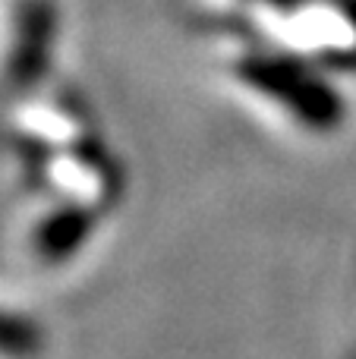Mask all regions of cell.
Here are the masks:
<instances>
[{
  "instance_id": "6da1fadb",
  "label": "cell",
  "mask_w": 356,
  "mask_h": 359,
  "mask_svg": "<svg viewBox=\"0 0 356 359\" xmlns=\"http://www.w3.org/2000/svg\"><path fill=\"white\" fill-rule=\"evenodd\" d=\"M237 79L252 92L275 101L300 126L313 133L338 130L344 120V101L334 86L309 63L284 54H246L237 60Z\"/></svg>"
},
{
  "instance_id": "7a4b0ae2",
  "label": "cell",
  "mask_w": 356,
  "mask_h": 359,
  "mask_svg": "<svg viewBox=\"0 0 356 359\" xmlns=\"http://www.w3.org/2000/svg\"><path fill=\"white\" fill-rule=\"evenodd\" d=\"M57 32H60V16L50 0H22L19 10H13L4 63V76L13 88H32L48 76Z\"/></svg>"
},
{
  "instance_id": "3957f363",
  "label": "cell",
  "mask_w": 356,
  "mask_h": 359,
  "mask_svg": "<svg viewBox=\"0 0 356 359\" xmlns=\"http://www.w3.org/2000/svg\"><path fill=\"white\" fill-rule=\"evenodd\" d=\"M92 233V215L82 208H60L38 227L35 246L44 259L63 262L82 246Z\"/></svg>"
},
{
  "instance_id": "277c9868",
  "label": "cell",
  "mask_w": 356,
  "mask_h": 359,
  "mask_svg": "<svg viewBox=\"0 0 356 359\" xmlns=\"http://www.w3.org/2000/svg\"><path fill=\"white\" fill-rule=\"evenodd\" d=\"M44 347V337L29 318L0 309V356L6 359H35Z\"/></svg>"
}]
</instances>
